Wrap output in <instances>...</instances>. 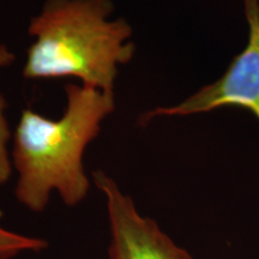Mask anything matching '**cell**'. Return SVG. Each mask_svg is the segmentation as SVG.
I'll return each mask as SVG.
<instances>
[{"instance_id":"cell-1","label":"cell","mask_w":259,"mask_h":259,"mask_svg":"<svg viewBox=\"0 0 259 259\" xmlns=\"http://www.w3.org/2000/svg\"><path fill=\"white\" fill-rule=\"evenodd\" d=\"M67 105L59 119L23 109L14 134L11 161L17 171L15 196L32 212H42L57 192L67 206L88 196L85 149L115 109L114 94L88 85H65Z\"/></svg>"},{"instance_id":"cell-2","label":"cell","mask_w":259,"mask_h":259,"mask_svg":"<svg viewBox=\"0 0 259 259\" xmlns=\"http://www.w3.org/2000/svg\"><path fill=\"white\" fill-rule=\"evenodd\" d=\"M112 0H46L31 18L27 79L77 78L83 85L114 94L118 67L135 56L132 27L124 18L111 21Z\"/></svg>"},{"instance_id":"cell-3","label":"cell","mask_w":259,"mask_h":259,"mask_svg":"<svg viewBox=\"0 0 259 259\" xmlns=\"http://www.w3.org/2000/svg\"><path fill=\"white\" fill-rule=\"evenodd\" d=\"M248 41L218 80L204 85L183 102L145 112L139 124L158 116H185L212 112L223 107H240L259 121V0H244Z\"/></svg>"},{"instance_id":"cell-4","label":"cell","mask_w":259,"mask_h":259,"mask_svg":"<svg viewBox=\"0 0 259 259\" xmlns=\"http://www.w3.org/2000/svg\"><path fill=\"white\" fill-rule=\"evenodd\" d=\"M93 181L105 196L109 223L108 259H193L154 220L141 215L134 199L103 170Z\"/></svg>"},{"instance_id":"cell-5","label":"cell","mask_w":259,"mask_h":259,"mask_svg":"<svg viewBox=\"0 0 259 259\" xmlns=\"http://www.w3.org/2000/svg\"><path fill=\"white\" fill-rule=\"evenodd\" d=\"M16 59L15 54L9 50L6 45H0V69L10 66ZM8 108V102L4 96L0 94V185L8 183L12 174L11 154L9 153L8 144L11 139L8 119L5 115V109Z\"/></svg>"},{"instance_id":"cell-6","label":"cell","mask_w":259,"mask_h":259,"mask_svg":"<svg viewBox=\"0 0 259 259\" xmlns=\"http://www.w3.org/2000/svg\"><path fill=\"white\" fill-rule=\"evenodd\" d=\"M3 211L0 209V220ZM48 247V242L42 238L19 234L5 228L0 222V259H15L25 252H41Z\"/></svg>"}]
</instances>
